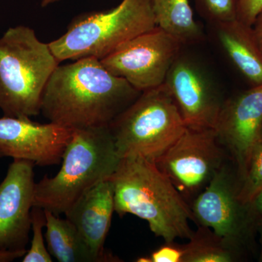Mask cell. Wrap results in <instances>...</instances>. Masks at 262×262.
Listing matches in <instances>:
<instances>
[{
    "mask_svg": "<svg viewBox=\"0 0 262 262\" xmlns=\"http://www.w3.org/2000/svg\"><path fill=\"white\" fill-rule=\"evenodd\" d=\"M73 131L51 122L4 116L0 118V158L29 160L41 167L58 165Z\"/></svg>",
    "mask_w": 262,
    "mask_h": 262,
    "instance_id": "30bf717a",
    "label": "cell"
},
{
    "mask_svg": "<svg viewBox=\"0 0 262 262\" xmlns=\"http://www.w3.org/2000/svg\"><path fill=\"white\" fill-rule=\"evenodd\" d=\"M239 0H194L196 11L211 25L237 18Z\"/></svg>",
    "mask_w": 262,
    "mask_h": 262,
    "instance_id": "44dd1931",
    "label": "cell"
},
{
    "mask_svg": "<svg viewBox=\"0 0 262 262\" xmlns=\"http://www.w3.org/2000/svg\"><path fill=\"white\" fill-rule=\"evenodd\" d=\"M27 251H1L0 250V262L13 261L18 258H23Z\"/></svg>",
    "mask_w": 262,
    "mask_h": 262,
    "instance_id": "cb8c5ba5",
    "label": "cell"
},
{
    "mask_svg": "<svg viewBox=\"0 0 262 262\" xmlns=\"http://www.w3.org/2000/svg\"><path fill=\"white\" fill-rule=\"evenodd\" d=\"M213 27L221 46L237 70L253 86L262 84V51L253 27L237 19Z\"/></svg>",
    "mask_w": 262,
    "mask_h": 262,
    "instance_id": "9a60e30c",
    "label": "cell"
},
{
    "mask_svg": "<svg viewBox=\"0 0 262 262\" xmlns=\"http://www.w3.org/2000/svg\"><path fill=\"white\" fill-rule=\"evenodd\" d=\"M141 92L94 57L58 65L43 93L41 113L72 130L108 127Z\"/></svg>",
    "mask_w": 262,
    "mask_h": 262,
    "instance_id": "6da1fadb",
    "label": "cell"
},
{
    "mask_svg": "<svg viewBox=\"0 0 262 262\" xmlns=\"http://www.w3.org/2000/svg\"><path fill=\"white\" fill-rule=\"evenodd\" d=\"M262 128V84L224 101L214 130L242 179Z\"/></svg>",
    "mask_w": 262,
    "mask_h": 262,
    "instance_id": "7c38bea8",
    "label": "cell"
},
{
    "mask_svg": "<svg viewBox=\"0 0 262 262\" xmlns=\"http://www.w3.org/2000/svg\"><path fill=\"white\" fill-rule=\"evenodd\" d=\"M182 46L177 38L157 26L100 61L108 72L141 93L164 83Z\"/></svg>",
    "mask_w": 262,
    "mask_h": 262,
    "instance_id": "ba28073f",
    "label": "cell"
},
{
    "mask_svg": "<svg viewBox=\"0 0 262 262\" xmlns=\"http://www.w3.org/2000/svg\"><path fill=\"white\" fill-rule=\"evenodd\" d=\"M35 164L13 160L0 184V250L27 251L32 231Z\"/></svg>",
    "mask_w": 262,
    "mask_h": 262,
    "instance_id": "8fae6325",
    "label": "cell"
},
{
    "mask_svg": "<svg viewBox=\"0 0 262 262\" xmlns=\"http://www.w3.org/2000/svg\"><path fill=\"white\" fill-rule=\"evenodd\" d=\"M45 213L46 239L52 256L60 262H99L72 222L48 210Z\"/></svg>",
    "mask_w": 262,
    "mask_h": 262,
    "instance_id": "2e32d148",
    "label": "cell"
},
{
    "mask_svg": "<svg viewBox=\"0 0 262 262\" xmlns=\"http://www.w3.org/2000/svg\"><path fill=\"white\" fill-rule=\"evenodd\" d=\"M225 158L214 129L187 127L155 163L187 201L205 189Z\"/></svg>",
    "mask_w": 262,
    "mask_h": 262,
    "instance_id": "52a82bcc",
    "label": "cell"
},
{
    "mask_svg": "<svg viewBox=\"0 0 262 262\" xmlns=\"http://www.w3.org/2000/svg\"><path fill=\"white\" fill-rule=\"evenodd\" d=\"M183 246V262H233L238 258L239 248L208 227L199 225Z\"/></svg>",
    "mask_w": 262,
    "mask_h": 262,
    "instance_id": "ac0fdd59",
    "label": "cell"
},
{
    "mask_svg": "<svg viewBox=\"0 0 262 262\" xmlns=\"http://www.w3.org/2000/svg\"><path fill=\"white\" fill-rule=\"evenodd\" d=\"M239 184L225 163L189 206L196 223L241 247L256 214L239 199Z\"/></svg>",
    "mask_w": 262,
    "mask_h": 262,
    "instance_id": "9c48e42d",
    "label": "cell"
},
{
    "mask_svg": "<svg viewBox=\"0 0 262 262\" xmlns=\"http://www.w3.org/2000/svg\"><path fill=\"white\" fill-rule=\"evenodd\" d=\"M61 1V0H42V3H41V6L42 8L47 7L48 5L53 4V3H57V2Z\"/></svg>",
    "mask_w": 262,
    "mask_h": 262,
    "instance_id": "83f0119b",
    "label": "cell"
},
{
    "mask_svg": "<svg viewBox=\"0 0 262 262\" xmlns=\"http://www.w3.org/2000/svg\"><path fill=\"white\" fill-rule=\"evenodd\" d=\"M60 62L49 43L27 26L0 37V108L4 116L30 118L41 113L43 93Z\"/></svg>",
    "mask_w": 262,
    "mask_h": 262,
    "instance_id": "277c9868",
    "label": "cell"
},
{
    "mask_svg": "<svg viewBox=\"0 0 262 262\" xmlns=\"http://www.w3.org/2000/svg\"><path fill=\"white\" fill-rule=\"evenodd\" d=\"M261 11L262 0H239L237 19L253 27Z\"/></svg>",
    "mask_w": 262,
    "mask_h": 262,
    "instance_id": "603a6c76",
    "label": "cell"
},
{
    "mask_svg": "<svg viewBox=\"0 0 262 262\" xmlns=\"http://www.w3.org/2000/svg\"><path fill=\"white\" fill-rule=\"evenodd\" d=\"M262 189V141L254 146L247 169L239 184L238 196L245 204H251Z\"/></svg>",
    "mask_w": 262,
    "mask_h": 262,
    "instance_id": "d6986e66",
    "label": "cell"
},
{
    "mask_svg": "<svg viewBox=\"0 0 262 262\" xmlns=\"http://www.w3.org/2000/svg\"><path fill=\"white\" fill-rule=\"evenodd\" d=\"M184 250L182 246L175 243H165L147 257L139 258V262H183Z\"/></svg>",
    "mask_w": 262,
    "mask_h": 262,
    "instance_id": "7402d4cb",
    "label": "cell"
},
{
    "mask_svg": "<svg viewBox=\"0 0 262 262\" xmlns=\"http://www.w3.org/2000/svg\"><path fill=\"white\" fill-rule=\"evenodd\" d=\"M45 210L40 207L33 206L32 209V239L31 246L22 258L23 262H52L53 258L45 244L42 230L46 227Z\"/></svg>",
    "mask_w": 262,
    "mask_h": 262,
    "instance_id": "ffe728a7",
    "label": "cell"
},
{
    "mask_svg": "<svg viewBox=\"0 0 262 262\" xmlns=\"http://www.w3.org/2000/svg\"><path fill=\"white\" fill-rule=\"evenodd\" d=\"M114 212L113 186L107 179L84 193L64 213L99 262L120 261L104 249Z\"/></svg>",
    "mask_w": 262,
    "mask_h": 262,
    "instance_id": "5bb4252c",
    "label": "cell"
},
{
    "mask_svg": "<svg viewBox=\"0 0 262 262\" xmlns=\"http://www.w3.org/2000/svg\"><path fill=\"white\" fill-rule=\"evenodd\" d=\"M157 27L151 0H122L107 11L76 17L67 32L49 43L57 60L103 59L117 48Z\"/></svg>",
    "mask_w": 262,
    "mask_h": 262,
    "instance_id": "5b68a950",
    "label": "cell"
},
{
    "mask_svg": "<svg viewBox=\"0 0 262 262\" xmlns=\"http://www.w3.org/2000/svg\"><path fill=\"white\" fill-rule=\"evenodd\" d=\"M164 84L173 96L186 126L214 128L224 101L195 62L180 53Z\"/></svg>",
    "mask_w": 262,
    "mask_h": 262,
    "instance_id": "4fadbf2b",
    "label": "cell"
},
{
    "mask_svg": "<svg viewBox=\"0 0 262 262\" xmlns=\"http://www.w3.org/2000/svg\"><path fill=\"white\" fill-rule=\"evenodd\" d=\"M253 29L258 46L262 51V11L255 20L253 25Z\"/></svg>",
    "mask_w": 262,
    "mask_h": 262,
    "instance_id": "d4e9b609",
    "label": "cell"
},
{
    "mask_svg": "<svg viewBox=\"0 0 262 262\" xmlns=\"http://www.w3.org/2000/svg\"><path fill=\"white\" fill-rule=\"evenodd\" d=\"M258 230H259L260 235H261V253H260L259 261L262 262V218L258 222Z\"/></svg>",
    "mask_w": 262,
    "mask_h": 262,
    "instance_id": "4316f807",
    "label": "cell"
},
{
    "mask_svg": "<svg viewBox=\"0 0 262 262\" xmlns=\"http://www.w3.org/2000/svg\"><path fill=\"white\" fill-rule=\"evenodd\" d=\"M108 180L114 189L115 211L135 215L147 222L150 230L165 243L190 238L189 222H195L190 206L151 160L121 158Z\"/></svg>",
    "mask_w": 262,
    "mask_h": 262,
    "instance_id": "7a4b0ae2",
    "label": "cell"
},
{
    "mask_svg": "<svg viewBox=\"0 0 262 262\" xmlns=\"http://www.w3.org/2000/svg\"><path fill=\"white\" fill-rule=\"evenodd\" d=\"M157 26L184 45L201 42L203 31L194 20L189 0H151Z\"/></svg>",
    "mask_w": 262,
    "mask_h": 262,
    "instance_id": "e0dca14e",
    "label": "cell"
},
{
    "mask_svg": "<svg viewBox=\"0 0 262 262\" xmlns=\"http://www.w3.org/2000/svg\"><path fill=\"white\" fill-rule=\"evenodd\" d=\"M120 158L155 162L185 130V122L165 84L143 91L108 126Z\"/></svg>",
    "mask_w": 262,
    "mask_h": 262,
    "instance_id": "8992f818",
    "label": "cell"
},
{
    "mask_svg": "<svg viewBox=\"0 0 262 262\" xmlns=\"http://www.w3.org/2000/svg\"><path fill=\"white\" fill-rule=\"evenodd\" d=\"M260 141H262V128L261 131V135H260Z\"/></svg>",
    "mask_w": 262,
    "mask_h": 262,
    "instance_id": "f1b7e54d",
    "label": "cell"
},
{
    "mask_svg": "<svg viewBox=\"0 0 262 262\" xmlns=\"http://www.w3.org/2000/svg\"><path fill=\"white\" fill-rule=\"evenodd\" d=\"M120 159L108 127L74 130L59 171L36 183L34 206L64 214L84 193L110 179Z\"/></svg>",
    "mask_w": 262,
    "mask_h": 262,
    "instance_id": "3957f363",
    "label": "cell"
},
{
    "mask_svg": "<svg viewBox=\"0 0 262 262\" xmlns=\"http://www.w3.org/2000/svg\"><path fill=\"white\" fill-rule=\"evenodd\" d=\"M251 206L256 215H259L262 218V189L253 198L251 203Z\"/></svg>",
    "mask_w": 262,
    "mask_h": 262,
    "instance_id": "484cf974",
    "label": "cell"
}]
</instances>
